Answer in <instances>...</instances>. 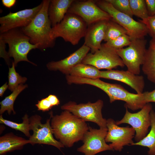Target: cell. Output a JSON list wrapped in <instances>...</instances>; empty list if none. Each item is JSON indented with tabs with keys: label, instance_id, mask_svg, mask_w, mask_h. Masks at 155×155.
Masks as SVG:
<instances>
[{
	"label": "cell",
	"instance_id": "cell-7",
	"mask_svg": "<svg viewBox=\"0 0 155 155\" xmlns=\"http://www.w3.org/2000/svg\"><path fill=\"white\" fill-rule=\"evenodd\" d=\"M146 43L144 38L135 39L131 40L128 47L116 50L127 70L133 74L139 75L140 73V67L144 62L147 50Z\"/></svg>",
	"mask_w": 155,
	"mask_h": 155
},
{
	"label": "cell",
	"instance_id": "cell-12",
	"mask_svg": "<svg viewBox=\"0 0 155 155\" xmlns=\"http://www.w3.org/2000/svg\"><path fill=\"white\" fill-rule=\"evenodd\" d=\"M67 12L80 17L88 26L98 21L111 19L109 15L100 9L94 0H74Z\"/></svg>",
	"mask_w": 155,
	"mask_h": 155
},
{
	"label": "cell",
	"instance_id": "cell-20",
	"mask_svg": "<svg viewBox=\"0 0 155 155\" xmlns=\"http://www.w3.org/2000/svg\"><path fill=\"white\" fill-rule=\"evenodd\" d=\"M28 143H30L29 140L16 135L13 133H7L0 137V155L21 149Z\"/></svg>",
	"mask_w": 155,
	"mask_h": 155
},
{
	"label": "cell",
	"instance_id": "cell-17",
	"mask_svg": "<svg viewBox=\"0 0 155 155\" xmlns=\"http://www.w3.org/2000/svg\"><path fill=\"white\" fill-rule=\"evenodd\" d=\"M90 49L84 44L80 48L66 58L57 61H51L46 65L51 71H59L69 75L71 69L77 65L81 63L88 53Z\"/></svg>",
	"mask_w": 155,
	"mask_h": 155
},
{
	"label": "cell",
	"instance_id": "cell-16",
	"mask_svg": "<svg viewBox=\"0 0 155 155\" xmlns=\"http://www.w3.org/2000/svg\"><path fill=\"white\" fill-rule=\"evenodd\" d=\"M100 78L118 81L124 83L139 94H142L145 87L143 76L133 73L128 70H110L101 71Z\"/></svg>",
	"mask_w": 155,
	"mask_h": 155
},
{
	"label": "cell",
	"instance_id": "cell-23",
	"mask_svg": "<svg viewBox=\"0 0 155 155\" xmlns=\"http://www.w3.org/2000/svg\"><path fill=\"white\" fill-rule=\"evenodd\" d=\"M142 69L148 79L155 84V50L149 47L147 49Z\"/></svg>",
	"mask_w": 155,
	"mask_h": 155
},
{
	"label": "cell",
	"instance_id": "cell-13",
	"mask_svg": "<svg viewBox=\"0 0 155 155\" xmlns=\"http://www.w3.org/2000/svg\"><path fill=\"white\" fill-rule=\"evenodd\" d=\"M107 132V128L97 129L89 126L82 140L83 144L77 149V151L84 155H95L104 151L113 150L105 140Z\"/></svg>",
	"mask_w": 155,
	"mask_h": 155
},
{
	"label": "cell",
	"instance_id": "cell-37",
	"mask_svg": "<svg viewBox=\"0 0 155 155\" xmlns=\"http://www.w3.org/2000/svg\"><path fill=\"white\" fill-rule=\"evenodd\" d=\"M1 2L3 5L6 7L10 8L15 4L16 0H2Z\"/></svg>",
	"mask_w": 155,
	"mask_h": 155
},
{
	"label": "cell",
	"instance_id": "cell-32",
	"mask_svg": "<svg viewBox=\"0 0 155 155\" xmlns=\"http://www.w3.org/2000/svg\"><path fill=\"white\" fill-rule=\"evenodd\" d=\"M35 105L38 110L44 112L48 111L53 107L46 97L38 101Z\"/></svg>",
	"mask_w": 155,
	"mask_h": 155
},
{
	"label": "cell",
	"instance_id": "cell-21",
	"mask_svg": "<svg viewBox=\"0 0 155 155\" xmlns=\"http://www.w3.org/2000/svg\"><path fill=\"white\" fill-rule=\"evenodd\" d=\"M100 71L94 66L81 63L73 67L69 75L95 79L100 78Z\"/></svg>",
	"mask_w": 155,
	"mask_h": 155
},
{
	"label": "cell",
	"instance_id": "cell-2",
	"mask_svg": "<svg viewBox=\"0 0 155 155\" xmlns=\"http://www.w3.org/2000/svg\"><path fill=\"white\" fill-rule=\"evenodd\" d=\"M50 2L49 0H43L41 9L32 21L26 26L21 28L30 38V43L37 45V49L42 51L53 47L55 43L48 14Z\"/></svg>",
	"mask_w": 155,
	"mask_h": 155
},
{
	"label": "cell",
	"instance_id": "cell-38",
	"mask_svg": "<svg viewBox=\"0 0 155 155\" xmlns=\"http://www.w3.org/2000/svg\"><path fill=\"white\" fill-rule=\"evenodd\" d=\"M6 82L0 88V96L2 97L6 90L8 88V86Z\"/></svg>",
	"mask_w": 155,
	"mask_h": 155
},
{
	"label": "cell",
	"instance_id": "cell-11",
	"mask_svg": "<svg viewBox=\"0 0 155 155\" xmlns=\"http://www.w3.org/2000/svg\"><path fill=\"white\" fill-rule=\"evenodd\" d=\"M51 116L46 120L45 123L41 122L42 118L37 115H33L29 118L30 130L33 134L28 139L30 144L32 145L35 144H42L54 146L61 150L64 146L60 142L56 140L53 136V132L50 121Z\"/></svg>",
	"mask_w": 155,
	"mask_h": 155
},
{
	"label": "cell",
	"instance_id": "cell-25",
	"mask_svg": "<svg viewBox=\"0 0 155 155\" xmlns=\"http://www.w3.org/2000/svg\"><path fill=\"white\" fill-rule=\"evenodd\" d=\"M23 122L18 123L4 119L2 115L0 116V123L20 131L23 133L27 137H30L31 135L30 133V130L29 118L27 114H25L22 118Z\"/></svg>",
	"mask_w": 155,
	"mask_h": 155
},
{
	"label": "cell",
	"instance_id": "cell-34",
	"mask_svg": "<svg viewBox=\"0 0 155 155\" xmlns=\"http://www.w3.org/2000/svg\"><path fill=\"white\" fill-rule=\"evenodd\" d=\"M149 16H155V0H145Z\"/></svg>",
	"mask_w": 155,
	"mask_h": 155
},
{
	"label": "cell",
	"instance_id": "cell-4",
	"mask_svg": "<svg viewBox=\"0 0 155 155\" xmlns=\"http://www.w3.org/2000/svg\"><path fill=\"white\" fill-rule=\"evenodd\" d=\"M88 28V25L80 17L67 12L60 23L52 27V36L55 40L61 37L65 42L75 45L84 37Z\"/></svg>",
	"mask_w": 155,
	"mask_h": 155
},
{
	"label": "cell",
	"instance_id": "cell-29",
	"mask_svg": "<svg viewBox=\"0 0 155 155\" xmlns=\"http://www.w3.org/2000/svg\"><path fill=\"white\" fill-rule=\"evenodd\" d=\"M131 42V40L130 37L127 34H124L114 39L106 42L105 43L113 48L117 50L129 46Z\"/></svg>",
	"mask_w": 155,
	"mask_h": 155
},
{
	"label": "cell",
	"instance_id": "cell-6",
	"mask_svg": "<svg viewBox=\"0 0 155 155\" xmlns=\"http://www.w3.org/2000/svg\"><path fill=\"white\" fill-rule=\"evenodd\" d=\"M95 1L100 9L109 15L111 20L126 30L131 40L144 38L148 34L147 28L144 24L137 21L132 17L119 11L106 0Z\"/></svg>",
	"mask_w": 155,
	"mask_h": 155
},
{
	"label": "cell",
	"instance_id": "cell-28",
	"mask_svg": "<svg viewBox=\"0 0 155 155\" xmlns=\"http://www.w3.org/2000/svg\"><path fill=\"white\" fill-rule=\"evenodd\" d=\"M13 61H12V66L9 68L8 72V88L13 91L20 84L25 83L27 80L26 77H23L16 72Z\"/></svg>",
	"mask_w": 155,
	"mask_h": 155
},
{
	"label": "cell",
	"instance_id": "cell-8",
	"mask_svg": "<svg viewBox=\"0 0 155 155\" xmlns=\"http://www.w3.org/2000/svg\"><path fill=\"white\" fill-rule=\"evenodd\" d=\"M103 106V102L101 100L94 103L79 104L70 101L62 106L61 108L70 112L86 121L94 122L100 128H107V120L103 118L102 113Z\"/></svg>",
	"mask_w": 155,
	"mask_h": 155
},
{
	"label": "cell",
	"instance_id": "cell-1",
	"mask_svg": "<svg viewBox=\"0 0 155 155\" xmlns=\"http://www.w3.org/2000/svg\"><path fill=\"white\" fill-rule=\"evenodd\" d=\"M51 115L53 134L64 146L71 147L75 143L82 140L89 129L86 121L68 111L54 116L51 112Z\"/></svg>",
	"mask_w": 155,
	"mask_h": 155
},
{
	"label": "cell",
	"instance_id": "cell-26",
	"mask_svg": "<svg viewBox=\"0 0 155 155\" xmlns=\"http://www.w3.org/2000/svg\"><path fill=\"white\" fill-rule=\"evenodd\" d=\"M124 34H127L126 30L120 25L110 19L107 23L104 40L107 42Z\"/></svg>",
	"mask_w": 155,
	"mask_h": 155
},
{
	"label": "cell",
	"instance_id": "cell-5",
	"mask_svg": "<svg viewBox=\"0 0 155 155\" xmlns=\"http://www.w3.org/2000/svg\"><path fill=\"white\" fill-rule=\"evenodd\" d=\"M0 34V38L8 45V55L9 57L13 58L15 67L22 61L36 65L28 59L27 55L32 50L37 49L38 45L30 43V38L22 31L21 28L13 29Z\"/></svg>",
	"mask_w": 155,
	"mask_h": 155
},
{
	"label": "cell",
	"instance_id": "cell-31",
	"mask_svg": "<svg viewBox=\"0 0 155 155\" xmlns=\"http://www.w3.org/2000/svg\"><path fill=\"white\" fill-rule=\"evenodd\" d=\"M139 21L146 26L148 34L152 38H155V16H149L144 20H139Z\"/></svg>",
	"mask_w": 155,
	"mask_h": 155
},
{
	"label": "cell",
	"instance_id": "cell-35",
	"mask_svg": "<svg viewBox=\"0 0 155 155\" xmlns=\"http://www.w3.org/2000/svg\"><path fill=\"white\" fill-rule=\"evenodd\" d=\"M144 100L146 103L155 102V89L151 92H146L142 93Z\"/></svg>",
	"mask_w": 155,
	"mask_h": 155
},
{
	"label": "cell",
	"instance_id": "cell-3",
	"mask_svg": "<svg viewBox=\"0 0 155 155\" xmlns=\"http://www.w3.org/2000/svg\"><path fill=\"white\" fill-rule=\"evenodd\" d=\"M86 82L87 84L94 86L104 92L108 96L111 103L117 100L124 101L125 102V107L133 111L141 109L146 104L142 93H130L119 84L107 83L99 78L88 79Z\"/></svg>",
	"mask_w": 155,
	"mask_h": 155
},
{
	"label": "cell",
	"instance_id": "cell-14",
	"mask_svg": "<svg viewBox=\"0 0 155 155\" xmlns=\"http://www.w3.org/2000/svg\"><path fill=\"white\" fill-rule=\"evenodd\" d=\"M106 127L108 132L105 140L111 143L109 145L113 150L120 152L124 146L131 145L134 142L133 139L135 132L132 127H119L111 118L107 120Z\"/></svg>",
	"mask_w": 155,
	"mask_h": 155
},
{
	"label": "cell",
	"instance_id": "cell-10",
	"mask_svg": "<svg viewBox=\"0 0 155 155\" xmlns=\"http://www.w3.org/2000/svg\"><path fill=\"white\" fill-rule=\"evenodd\" d=\"M125 114L123 118L116 122L117 125L127 123L130 125L135 130L134 139L138 142L147 134L149 127L151 126L150 113L152 110L151 104L146 103L139 111L136 113L130 112L126 108Z\"/></svg>",
	"mask_w": 155,
	"mask_h": 155
},
{
	"label": "cell",
	"instance_id": "cell-18",
	"mask_svg": "<svg viewBox=\"0 0 155 155\" xmlns=\"http://www.w3.org/2000/svg\"><path fill=\"white\" fill-rule=\"evenodd\" d=\"M108 20L100 21L88 26L84 44L90 48L91 53H94L101 47Z\"/></svg>",
	"mask_w": 155,
	"mask_h": 155
},
{
	"label": "cell",
	"instance_id": "cell-19",
	"mask_svg": "<svg viewBox=\"0 0 155 155\" xmlns=\"http://www.w3.org/2000/svg\"><path fill=\"white\" fill-rule=\"evenodd\" d=\"M74 0H51L48 14L52 27L60 23L67 12Z\"/></svg>",
	"mask_w": 155,
	"mask_h": 155
},
{
	"label": "cell",
	"instance_id": "cell-27",
	"mask_svg": "<svg viewBox=\"0 0 155 155\" xmlns=\"http://www.w3.org/2000/svg\"><path fill=\"white\" fill-rule=\"evenodd\" d=\"M133 15L144 20L149 16L144 0H129Z\"/></svg>",
	"mask_w": 155,
	"mask_h": 155
},
{
	"label": "cell",
	"instance_id": "cell-30",
	"mask_svg": "<svg viewBox=\"0 0 155 155\" xmlns=\"http://www.w3.org/2000/svg\"><path fill=\"white\" fill-rule=\"evenodd\" d=\"M119 11L131 17L133 16L129 0H106Z\"/></svg>",
	"mask_w": 155,
	"mask_h": 155
},
{
	"label": "cell",
	"instance_id": "cell-24",
	"mask_svg": "<svg viewBox=\"0 0 155 155\" xmlns=\"http://www.w3.org/2000/svg\"><path fill=\"white\" fill-rule=\"evenodd\" d=\"M27 87V84L24 85L23 84H20L10 95L6 97L0 102L1 115H2L6 111H7L9 115L11 114L12 112L14 114H16L13 108L14 102L19 94Z\"/></svg>",
	"mask_w": 155,
	"mask_h": 155
},
{
	"label": "cell",
	"instance_id": "cell-36",
	"mask_svg": "<svg viewBox=\"0 0 155 155\" xmlns=\"http://www.w3.org/2000/svg\"><path fill=\"white\" fill-rule=\"evenodd\" d=\"M47 98L50 101L52 106L58 105L60 104V101L57 97L55 95L50 94Z\"/></svg>",
	"mask_w": 155,
	"mask_h": 155
},
{
	"label": "cell",
	"instance_id": "cell-9",
	"mask_svg": "<svg viewBox=\"0 0 155 155\" xmlns=\"http://www.w3.org/2000/svg\"><path fill=\"white\" fill-rule=\"evenodd\" d=\"M94 66L98 69L112 70L118 66L123 67L124 65L115 49L104 43L93 53H88L82 62Z\"/></svg>",
	"mask_w": 155,
	"mask_h": 155
},
{
	"label": "cell",
	"instance_id": "cell-22",
	"mask_svg": "<svg viewBox=\"0 0 155 155\" xmlns=\"http://www.w3.org/2000/svg\"><path fill=\"white\" fill-rule=\"evenodd\" d=\"M151 129L149 132L142 140L133 142L131 145H138L149 148L148 155H155V112L152 109L150 113Z\"/></svg>",
	"mask_w": 155,
	"mask_h": 155
},
{
	"label": "cell",
	"instance_id": "cell-33",
	"mask_svg": "<svg viewBox=\"0 0 155 155\" xmlns=\"http://www.w3.org/2000/svg\"><path fill=\"white\" fill-rule=\"evenodd\" d=\"M5 44L3 40L0 38V57L3 58L6 63L9 65L10 63V60L8 53L6 51Z\"/></svg>",
	"mask_w": 155,
	"mask_h": 155
},
{
	"label": "cell",
	"instance_id": "cell-39",
	"mask_svg": "<svg viewBox=\"0 0 155 155\" xmlns=\"http://www.w3.org/2000/svg\"><path fill=\"white\" fill-rule=\"evenodd\" d=\"M149 47L155 50V38H152L150 41Z\"/></svg>",
	"mask_w": 155,
	"mask_h": 155
},
{
	"label": "cell",
	"instance_id": "cell-15",
	"mask_svg": "<svg viewBox=\"0 0 155 155\" xmlns=\"http://www.w3.org/2000/svg\"><path fill=\"white\" fill-rule=\"evenodd\" d=\"M42 6V2L32 8L25 9L15 12L10 11L7 15L1 17L0 33L26 26L38 13Z\"/></svg>",
	"mask_w": 155,
	"mask_h": 155
}]
</instances>
